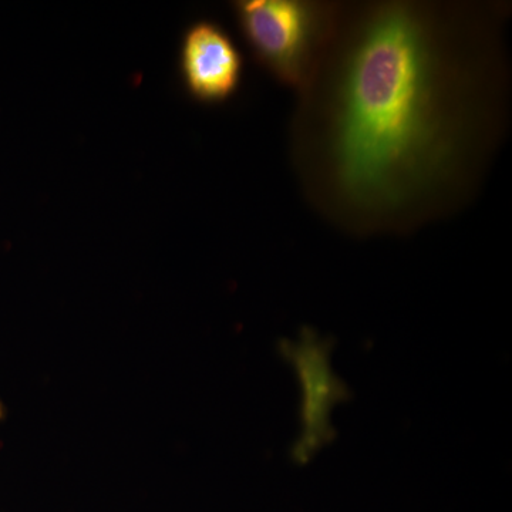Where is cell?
Instances as JSON below:
<instances>
[{
  "label": "cell",
  "instance_id": "1",
  "mask_svg": "<svg viewBox=\"0 0 512 512\" xmlns=\"http://www.w3.org/2000/svg\"><path fill=\"white\" fill-rule=\"evenodd\" d=\"M426 30L404 6L372 16L340 79L333 157L343 190L366 205H394L426 183L446 156Z\"/></svg>",
  "mask_w": 512,
  "mask_h": 512
},
{
  "label": "cell",
  "instance_id": "2",
  "mask_svg": "<svg viewBox=\"0 0 512 512\" xmlns=\"http://www.w3.org/2000/svg\"><path fill=\"white\" fill-rule=\"evenodd\" d=\"M239 29L259 63L289 86H302L323 30V16L299 0L235 3Z\"/></svg>",
  "mask_w": 512,
  "mask_h": 512
},
{
  "label": "cell",
  "instance_id": "3",
  "mask_svg": "<svg viewBox=\"0 0 512 512\" xmlns=\"http://www.w3.org/2000/svg\"><path fill=\"white\" fill-rule=\"evenodd\" d=\"M180 70L192 99L204 104L224 103L241 84L242 57L221 26L200 20L185 32Z\"/></svg>",
  "mask_w": 512,
  "mask_h": 512
},
{
  "label": "cell",
  "instance_id": "4",
  "mask_svg": "<svg viewBox=\"0 0 512 512\" xmlns=\"http://www.w3.org/2000/svg\"><path fill=\"white\" fill-rule=\"evenodd\" d=\"M288 356L302 383L303 433L296 454L306 460L328 440L330 409L346 396V390L330 370L328 349L318 336H305L298 345H289Z\"/></svg>",
  "mask_w": 512,
  "mask_h": 512
}]
</instances>
